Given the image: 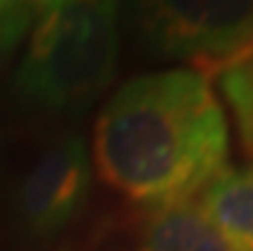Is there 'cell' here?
Returning <instances> with one entry per match:
<instances>
[{"mask_svg": "<svg viewBox=\"0 0 253 251\" xmlns=\"http://www.w3.org/2000/svg\"><path fill=\"white\" fill-rule=\"evenodd\" d=\"M92 167L146 210L197 200L228 167L230 126L202 69H156L110 95L92 131Z\"/></svg>", "mask_w": 253, "mask_h": 251, "instance_id": "1", "label": "cell"}, {"mask_svg": "<svg viewBox=\"0 0 253 251\" xmlns=\"http://www.w3.org/2000/svg\"><path fill=\"white\" fill-rule=\"evenodd\" d=\"M123 34V0H46L13 75L23 110L82 115L110 87Z\"/></svg>", "mask_w": 253, "mask_h": 251, "instance_id": "2", "label": "cell"}, {"mask_svg": "<svg viewBox=\"0 0 253 251\" xmlns=\"http://www.w3.org/2000/svg\"><path fill=\"white\" fill-rule=\"evenodd\" d=\"M92 151L80 131H59L31 149L13 172L5 213L13 236L26 246H49L74 226L90 200Z\"/></svg>", "mask_w": 253, "mask_h": 251, "instance_id": "3", "label": "cell"}, {"mask_svg": "<svg viewBox=\"0 0 253 251\" xmlns=\"http://www.w3.org/2000/svg\"><path fill=\"white\" fill-rule=\"evenodd\" d=\"M126 10L159 59L217 69L253 44V0H123Z\"/></svg>", "mask_w": 253, "mask_h": 251, "instance_id": "4", "label": "cell"}, {"mask_svg": "<svg viewBox=\"0 0 253 251\" xmlns=\"http://www.w3.org/2000/svg\"><path fill=\"white\" fill-rule=\"evenodd\" d=\"M136 251H243L202 213L197 200L151 210Z\"/></svg>", "mask_w": 253, "mask_h": 251, "instance_id": "5", "label": "cell"}, {"mask_svg": "<svg viewBox=\"0 0 253 251\" xmlns=\"http://www.w3.org/2000/svg\"><path fill=\"white\" fill-rule=\"evenodd\" d=\"M197 205L238 249L253 251V164L225 167L197 195Z\"/></svg>", "mask_w": 253, "mask_h": 251, "instance_id": "6", "label": "cell"}, {"mask_svg": "<svg viewBox=\"0 0 253 251\" xmlns=\"http://www.w3.org/2000/svg\"><path fill=\"white\" fill-rule=\"evenodd\" d=\"M246 154L253 159V49L215 69Z\"/></svg>", "mask_w": 253, "mask_h": 251, "instance_id": "7", "label": "cell"}, {"mask_svg": "<svg viewBox=\"0 0 253 251\" xmlns=\"http://www.w3.org/2000/svg\"><path fill=\"white\" fill-rule=\"evenodd\" d=\"M46 0H0V59L28 36Z\"/></svg>", "mask_w": 253, "mask_h": 251, "instance_id": "8", "label": "cell"}, {"mask_svg": "<svg viewBox=\"0 0 253 251\" xmlns=\"http://www.w3.org/2000/svg\"><path fill=\"white\" fill-rule=\"evenodd\" d=\"M251 49H253V44H251V47H248L246 51H251ZM246 51H243V54H246ZM243 54H238V56H243ZM238 56H235V59H238Z\"/></svg>", "mask_w": 253, "mask_h": 251, "instance_id": "9", "label": "cell"}]
</instances>
